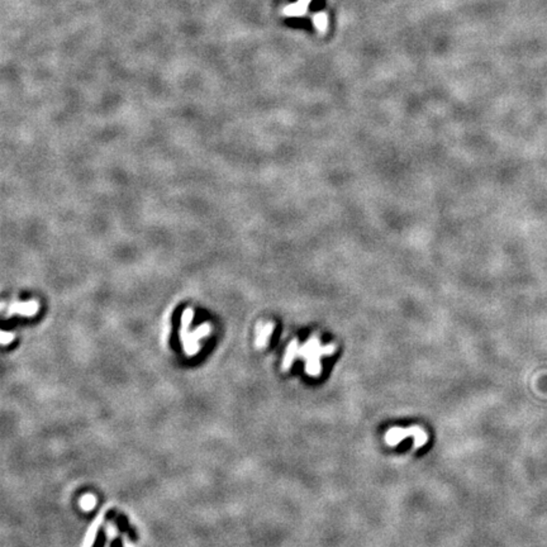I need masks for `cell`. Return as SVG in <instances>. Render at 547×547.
Segmentation results:
<instances>
[{"label": "cell", "instance_id": "4", "mask_svg": "<svg viewBox=\"0 0 547 547\" xmlns=\"http://www.w3.org/2000/svg\"><path fill=\"white\" fill-rule=\"evenodd\" d=\"M306 9H308V8L303 7V5H300L298 2H296L295 4L288 5L283 12H284V14L289 15V17H300V15L305 14Z\"/></svg>", "mask_w": 547, "mask_h": 547}, {"label": "cell", "instance_id": "2", "mask_svg": "<svg viewBox=\"0 0 547 547\" xmlns=\"http://www.w3.org/2000/svg\"><path fill=\"white\" fill-rule=\"evenodd\" d=\"M408 437H413V447L414 448H420L423 445H425L428 441V435L423 428H420L419 425H412L409 428H400V427H393L385 433V442L390 446V447H394L398 443L402 442L403 440Z\"/></svg>", "mask_w": 547, "mask_h": 547}, {"label": "cell", "instance_id": "7", "mask_svg": "<svg viewBox=\"0 0 547 547\" xmlns=\"http://www.w3.org/2000/svg\"><path fill=\"white\" fill-rule=\"evenodd\" d=\"M310 2H311V0H298L299 4L303 5V7H305V8H308V5L310 4Z\"/></svg>", "mask_w": 547, "mask_h": 547}, {"label": "cell", "instance_id": "6", "mask_svg": "<svg viewBox=\"0 0 547 547\" xmlns=\"http://www.w3.org/2000/svg\"><path fill=\"white\" fill-rule=\"evenodd\" d=\"M80 504L85 511H90V509H93L94 505H95V498H94L93 495H86L81 499Z\"/></svg>", "mask_w": 547, "mask_h": 547}, {"label": "cell", "instance_id": "3", "mask_svg": "<svg viewBox=\"0 0 547 547\" xmlns=\"http://www.w3.org/2000/svg\"><path fill=\"white\" fill-rule=\"evenodd\" d=\"M299 352V348H298V342L296 341H293L290 344H289L288 349H286V354L285 356H284V360H283V371H288L289 369H290L291 364H293L294 359L296 357V355H298Z\"/></svg>", "mask_w": 547, "mask_h": 547}, {"label": "cell", "instance_id": "1", "mask_svg": "<svg viewBox=\"0 0 547 547\" xmlns=\"http://www.w3.org/2000/svg\"><path fill=\"white\" fill-rule=\"evenodd\" d=\"M334 349H336L334 344H328V346L322 347L318 338L313 337V338L309 339L301 348H299L298 356L300 357L301 360H305L306 374H308L309 376L318 377L322 370L321 357L329 356V355L333 354Z\"/></svg>", "mask_w": 547, "mask_h": 547}, {"label": "cell", "instance_id": "5", "mask_svg": "<svg viewBox=\"0 0 547 547\" xmlns=\"http://www.w3.org/2000/svg\"><path fill=\"white\" fill-rule=\"evenodd\" d=\"M313 23L317 28H318L319 32H324L327 29V15L324 13H317L313 17Z\"/></svg>", "mask_w": 547, "mask_h": 547}]
</instances>
